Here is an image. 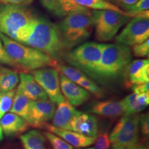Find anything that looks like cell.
<instances>
[{"label":"cell","instance_id":"6da1fadb","mask_svg":"<svg viewBox=\"0 0 149 149\" xmlns=\"http://www.w3.org/2000/svg\"><path fill=\"white\" fill-rule=\"evenodd\" d=\"M36 17L31 9L24 5L0 2V33L24 44Z\"/></svg>","mask_w":149,"mask_h":149},{"label":"cell","instance_id":"7a4b0ae2","mask_svg":"<svg viewBox=\"0 0 149 149\" xmlns=\"http://www.w3.org/2000/svg\"><path fill=\"white\" fill-rule=\"evenodd\" d=\"M24 44L38 50L57 61L67 50L57 25L43 17H36Z\"/></svg>","mask_w":149,"mask_h":149},{"label":"cell","instance_id":"3957f363","mask_svg":"<svg viewBox=\"0 0 149 149\" xmlns=\"http://www.w3.org/2000/svg\"><path fill=\"white\" fill-rule=\"evenodd\" d=\"M0 39L15 68L24 72L46 67L57 68V61L38 50L19 43L0 33Z\"/></svg>","mask_w":149,"mask_h":149},{"label":"cell","instance_id":"277c9868","mask_svg":"<svg viewBox=\"0 0 149 149\" xmlns=\"http://www.w3.org/2000/svg\"><path fill=\"white\" fill-rule=\"evenodd\" d=\"M57 26L65 47L71 49L84 42L92 34L94 28L92 11L82 7L65 17Z\"/></svg>","mask_w":149,"mask_h":149},{"label":"cell","instance_id":"5b68a950","mask_svg":"<svg viewBox=\"0 0 149 149\" xmlns=\"http://www.w3.org/2000/svg\"><path fill=\"white\" fill-rule=\"evenodd\" d=\"M132 59L129 46L120 44H105L95 77L106 80L117 78L126 70Z\"/></svg>","mask_w":149,"mask_h":149},{"label":"cell","instance_id":"8992f818","mask_svg":"<svg viewBox=\"0 0 149 149\" xmlns=\"http://www.w3.org/2000/svg\"><path fill=\"white\" fill-rule=\"evenodd\" d=\"M104 45L93 42L84 43L68 52L65 59L72 67L95 77Z\"/></svg>","mask_w":149,"mask_h":149},{"label":"cell","instance_id":"52a82bcc","mask_svg":"<svg viewBox=\"0 0 149 149\" xmlns=\"http://www.w3.org/2000/svg\"><path fill=\"white\" fill-rule=\"evenodd\" d=\"M95 29V38L100 42L113 40L121 28L130 21L126 13H122L111 10H95L92 11Z\"/></svg>","mask_w":149,"mask_h":149},{"label":"cell","instance_id":"ba28073f","mask_svg":"<svg viewBox=\"0 0 149 149\" xmlns=\"http://www.w3.org/2000/svg\"><path fill=\"white\" fill-rule=\"evenodd\" d=\"M139 116L124 115L110 134L111 149H132L139 139Z\"/></svg>","mask_w":149,"mask_h":149},{"label":"cell","instance_id":"9c48e42d","mask_svg":"<svg viewBox=\"0 0 149 149\" xmlns=\"http://www.w3.org/2000/svg\"><path fill=\"white\" fill-rule=\"evenodd\" d=\"M149 17H134L115 37L117 44L133 46L143 43L149 37Z\"/></svg>","mask_w":149,"mask_h":149},{"label":"cell","instance_id":"30bf717a","mask_svg":"<svg viewBox=\"0 0 149 149\" xmlns=\"http://www.w3.org/2000/svg\"><path fill=\"white\" fill-rule=\"evenodd\" d=\"M33 76L45 91L51 102L59 104L66 101L60 89L59 73L57 69L50 67L40 68L33 70Z\"/></svg>","mask_w":149,"mask_h":149},{"label":"cell","instance_id":"8fae6325","mask_svg":"<svg viewBox=\"0 0 149 149\" xmlns=\"http://www.w3.org/2000/svg\"><path fill=\"white\" fill-rule=\"evenodd\" d=\"M55 111V106L51 101L47 100L31 101L26 122L33 127L42 128L53 119Z\"/></svg>","mask_w":149,"mask_h":149},{"label":"cell","instance_id":"7c38bea8","mask_svg":"<svg viewBox=\"0 0 149 149\" xmlns=\"http://www.w3.org/2000/svg\"><path fill=\"white\" fill-rule=\"evenodd\" d=\"M59 84L64 98L72 106L77 107L81 105L90 98V93L62 74L60 76Z\"/></svg>","mask_w":149,"mask_h":149},{"label":"cell","instance_id":"4fadbf2b","mask_svg":"<svg viewBox=\"0 0 149 149\" xmlns=\"http://www.w3.org/2000/svg\"><path fill=\"white\" fill-rule=\"evenodd\" d=\"M42 128L47 129L48 132H51L55 135L59 136L72 146L77 147V148H86V147L90 146L95 141V137H87L72 130L56 128L51 124H44Z\"/></svg>","mask_w":149,"mask_h":149},{"label":"cell","instance_id":"5bb4252c","mask_svg":"<svg viewBox=\"0 0 149 149\" xmlns=\"http://www.w3.org/2000/svg\"><path fill=\"white\" fill-rule=\"evenodd\" d=\"M97 123V119L94 115L80 112L72 121L71 130L87 137L96 138L98 133Z\"/></svg>","mask_w":149,"mask_h":149},{"label":"cell","instance_id":"9a60e30c","mask_svg":"<svg viewBox=\"0 0 149 149\" xmlns=\"http://www.w3.org/2000/svg\"><path fill=\"white\" fill-rule=\"evenodd\" d=\"M19 76L20 83L18 88L31 101L47 100L48 96L45 91L37 84L32 74L22 72Z\"/></svg>","mask_w":149,"mask_h":149},{"label":"cell","instance_id":"2e32d148","mask_svg":"<svg viewBox=\"0 0 149 149\" xmlns=\"http://www.w3.org/2000/svg\"><path fill=\"white\" fill-rule=\"evenodd\" d=\"M79 113L66 100L59 104L57 109H55L52 125L56 128L71 130L72 121Z\"/></svg>","mask_w":149,"mask_h":149},{"label":"cell","instance_id":"e0dca14e","mask_svg":"<svg viewBox=\"0 0 149 149\" xmlns=\"http://www.w3.org/2000/svg\"><path fill=\"white\" fill-rule=\"evenodd\" d=\"M128 82L131 85L149 81L148 59H136L128 65L126 69Z\"/></svg>","mask_w":149,"mask_h":149},{"label":"cell","instance_id":"ac0fdd59","mask_svg":"<svg viewBox=\"0 0 149 149\" xmlns=\"http://www.w3.org/2000/svg\"><path fill=\"white\" fill-rule=\"evenodd\" d=\"M40 2L46 10L58 17H66L82 8L74 0H40Z\"/></svg>","mask_w":149,"mask_h":149},{"label":"cell","instance_id":"d6986e66","mask_svg":"<svg viewBox=\"0 0 149 149\" xmlns=\"http://www.w3.org/2000/svg\"><path fill=\"white\" fill-rule=\"evenodd\" d=\"M0 126L6 135H13L23 133L28 129L29 125L19 115L8 113L0 119Z\"/></svg>","mask_w":149,"mask_h":149},{"label":"cell","instance_id":"ffe728a7","mask_svg":"<svg viewBox=\"0 0 149 149\" xmlns=\"http://www.w3.org/2000/svg\"><path fill=\"white\" fill-rule=\"evenodd\" d=\"M90 113L107 117L114 118L124 115V107L122 101H103L95 104Z\"/></svg>","mask_w":149,"mask_h":149},{"label":"cell","instance_id":"44dd1931","mask_svg":"<svg viewBox=\"0 0 149 149\" xmlns=\"http://www.w3.org/2000/svg\"><path fill=\"white\" fill-rule=\"evenodd\" d=\"M31 100L27 97L17 88L10 111L11 113L19 115L26 122L31 107Z\"/></svg>","mask_w":149,"mask_h":149},{"label":"cell","instance_id":"7402d4cb","mask_svg":"<svg viewBox=\"0 0 149 149\" xmlns=\"http://www.w3.org/2000/svg\"><path fill=\"white\" fill-rule=\"evenodd\" d=\"M19 81L16 70L0 66V93L14 90Z\"/></svg>","mask_w":149,"mask_h":149},{"label":"cell","instance_id":"603a6c76","mask_svg":"<svg viewBox=\"0 0 149 149\" xmlns=\"http://www.w3.org/2000/svg\"><path fill=\"white\" fill-rule=\"evenodd\" d=\"M24 149H46V137L37 130H31L20 136Z\"/></svg>","mask_w":149,"mask_h":149},{"label":"cell","instance_id":"cb8c5ba5","mask_svg":"<svg viewBox=\"0 0 149 149\" xmlns=\"http://www.w3.org/2000/svg\"><path fill=\"white\" fill-rule=\"evenodd\" d=\"M78 5L93 10H111L124 13L125 11L106 0H74Z\"/></svg>","mask_w":149,"mask_h":149},{"label":"cell","instance_id":"d4e9b609","mask_svg":"<svg viewBox=\"0 0 149 149\" xmlns=\"http://www.w3.org/2000/svg\"><path fill=\"white\" fill-rule=\"evenodd\" d=\"M137 93H133L122 100L124 107V115L137 114L146 109L137 102Z\"/></svg>","mask_w":149,"mask_h":149},{"label":"cell","instance_id":"484cf974","mask_svg":"<svg viewBox=\"0 0 149 149\" xmlns=\"http://www.w3.org/2000/svg\"><path fill=\"white\" fill-rule=\"evenodd\" d=\"M59 72H61L62 75H64L70 81H73L75 84H77L81 81L83 78L86 77V74L83 72L80 71L77 68L72 66H67L64 65H57V68Z\"/></svg>","mask_w":149,"mask_h":149},{"label":"cell","instance_id":"4316f807","mask_svg":"<svg viewBox=\"0 0 149 149\" xmlns=\"http://www.w3.org/2000/svg\"><path fill=\"white\" fill-rule=\"evenodd\" d=\"M15 90L6 93H0V119L12 107L15 94Z\"/></svg>","mask_w":149,"mask_h":149},{"label":"cell","instance_id":"83f0119b","mask_svg":"<svg viewBox=\"0 0 149 149\" xmlns=\"http://www.w3.org/2000/svg\"><path fill=\"white\" fill-rule=\"evenodd\" d=\"M77 84L81 88L85 89L86 91H88V93H92L97 97H102L104 95L102 89L99 86L97 85L94 81L89 79L88 77H87L86 76L84 78H83Z\"/></svg>","mask_w":149,"mask_h":149},{"label":"cell","instance_id":"f1b7e54d","mask_svg":"<svg viewBox=\"0 0 149 149\" xmlns=\"http://www.w3.org/2000/svg\"><path fill=\"white\" fill-rule=\"evenodd\" d=\"M44 135L51 143L53 149H72L71 145L51 132H44Z\"/></svg>","mask_w":149,"mask_h":149},{"label":"cell","instance_id":"f546056e","mask_svg":"<svg viewBox=\"0 0 149 149\" xmlns=\"http://www.w3.org/2000/svg\"><path fill=\"white\" fill-rule=\"evenodd\" d=\"M124 7L126 10L125 12L130 17H131L139 13L148 10L149 0H139L133 6H124Z\"/></svg>","mask_w":149,"mask_h":149},{"label":"cell","instance_id":"4dcf8cb0","mask_svg":"<svg viewBox=\"0 0 149 149\" xmlns=\"http://www.w3.org/2000/svg\"><path fill=\"white\" fill-rule=\"evenodd\" d=\"M97 140L93 149H110L111 148V141L109 133L107 130L101 129L97 135Z\"/></svg>","mask_w":149,"mask_h":149},{"label":"cell","instance_id":"1f68e13d","mask_svg":"<svg viewBox=\"0 0 149 149\" xmlns=\"http://www.w3.org/2000/svg\"><path fill=\"white\" fill-rule=\"evenodd\" d=\"M133 55L137 57H148L149 54V40L145 41L139 44L133 46L132 48Z\"/></svg>","mask_w":149,"mask_h":149},{"label":"cell","instance_id":"d6a6232c","mask_svg":"<svg viewBox=\"0 0 149 149\" xmlns=\"http://www.w3.org/2000/svg\"><path fill=\"white\" fill-rule=\"evenodd\" d=\"M139 129L141 135L145 137L149 135V117L148 114H143L139 116Z\"/></svg>","mask_w":149,"mask_h":149},{"label":"cell","instance_id":"836d02e7","mask_svg":"<svg viewBox=\"0 0 149 149\" xmlns=\"http://www.w3.org/2000/svg\"><path fill=\"white\" fill-rule=\"evenodd\" d=\"M0 64L8 65V66L15 68L14 62L9 57L7 52L6 51L1 39H0Z\"/></svg>","mask_w":149,"mask_h":149},{"label":"cell","instance_id":"e575fe53","mask_svg":"<svg viewBox=\"0 0 149 149\" xmlns=\"http://www.w3.org/2000/svg\"><path fill=\"white\" fill-rule=\"evenodd\" d=\"M132 90L133 93H149V83L146 82L143 84H135L132 86Z\"/></svg>","mask_w":149,"mask_h":149},{"label":"cell","instance_id":"d590c367","mask_svg":"<svg viewBox=\"0 0 149 149\" xmlns=\"http://www.w3.org/2000/svg\"><path fill=\"white\" fill-rule=\"evenodd\" d=\"M137 100L141 105L146 108L149 104V93H139L137 95Z\"/></svg>","mask_w":149,"mask_h":149},{"label":"cell","instance_id":"8d00e7d4","mask_svg":"<svg viewBox=\"0 0 149 149\" xmlns=\"http://www.w3.org/2000/svg\"><path fill=\"white\" fill-rule=\"evenodd\" d=\"M0 2L8 4L24 5L27 4V0H0Z\"/></svg>","mask_w":149,"mask_h":149},{"label":"cell","instance_id":"74e56055","mask_svg":"<svg viewBox=\"0 0 149 149\" xmlns=\"http://www.w3.org/2000/svg\"><path fill=\"white\" fill-rule=\"evenodd\" d=\"M139 0H121L123 5L124 6H133Z\"/></svg>","mask_w":149,"mask_h":149},{"label":"cell","instance_id":"f35d334b","mask_svg":"<svg viewBox=\"0 0 149 149\" xmlns=\"http://www.w3.org/2000/svg\"><path fill=\"white\" fill-rule=\"evenodd\" d=\"M132 149H148V148L146 144H137L135 147H134V148H133Z\"/></svg>","mask_w":149,"mask_h":149},{"label":"cell","instance_id":"ab89813d","mask_svg":"<svg viewBox=\"0 0 149 149\" xmlns=\"http://www.w3.org/2000/svg\"><path fill=\"white\" fill-rule=\"evenodd\" d=\"M3 139V131L1 129V126H0V141H1Z\"/></svg>","mask_w":149,"mask_h":149},{"label":"cell","instance_id":"60d3db41","mask_svg":"<svg viewBox=\"0 0 149 149\" xmlns=\"http://www.w3.org/2000/svg\"><path fill=\"white\" fill-rule=\"evenodd\" d=\"M33 1H34V0H27V4H29V3H31Z\"/></svg>","mask_w":149,"mask_h":149},{"label":"cell","instance_id":"b9f144b4","mask_svg":"<svg viewBox=\"0 0 149 149\" xmlns=\"http://www.w3.org/2000/svg\"><path fill=\"white\" fill-rule=\"evenodd\" d=\"M79 149H93V148H79Z\"/></svg>","mask_w":149,"mask_h":149}]
</instances>
